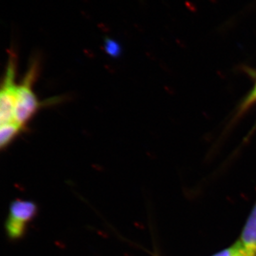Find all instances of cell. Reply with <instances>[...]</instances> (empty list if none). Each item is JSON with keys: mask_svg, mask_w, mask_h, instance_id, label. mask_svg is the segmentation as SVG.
Listing matches in <instances>:
<instances>
[{"mask_svg": "<svg viewBox=\"0 0 256 256\" xmlns=\"http://www.w3.org/2000/svg\"><path fill=\"white\" fill-rule=\"evenodd\" d=\"M104 50L108 54L112 57H118L122 52L118 42L110 38H106L104 42Z\"/></svg>", "mask_w": 256, "mask_h": 256, "instance_id": "7", "label": "cell"}, {"mask_svg": "<svg viewBox=\"0 0 256 256\" xmlns=\"http://www.w3.org/2000/svg\"><path fill=\"white\" fill-rule=\"evenodd\" d=\"M236 256H256V254L248 252V250H246L244 248H242V250Z\"/></svg>", "mask_w": 256, "mask_h": 256, "instance_id": "9", "label": "cell"}, {"mask_svg": "<svg viewBox=\"0 0 256 256\" xmlns=\"http://www.w3.org/2000/svg\"><path fill=\"white\" fill-rule=\"evenodd\" d=\"M23 128L16 122H10L0 126V146L4 149L18 136Z\"/></svg>", "mask_w": 256, "mask_h": 256, "instance_id": "5", "label": "cell"}, {"mask_svg": "<svg viewBox=\"0 0 256 256\" xmlns=\"http://www.w3.org/2000/svg\"><path fill=\"white\" fill-rule=\"evenodd\" d=\"M16 57L10 56L0 92V122L1 124L14 122L15 104L18 86L15 84Z\"/></svg>", "mask_w": 256, "mask_h": 256, "instance_id": "2", "label": "cell"}, {"mask_svg": "<svg viewBox=\"0 0 256 256\" xmlns=\"http://www.w3.org/2000/svg\"><path fill=\"white\" fill-rule=\"evenodd\" d=\"M242 244L240 242H237L233 246L222 250L213 256H236L242 249Z\"/></svg>", "mask_w": 256, "mask_h": 256, "instance_id": "8", "label": "cell"}, {"mask_svg": "<svg viewBox=\"0 0 256 256\" xmlns=\"http://www.w3.org/2000/svg\"><path fill=\"white\" fill-rule=\"evenodd\" d=\"M26 224L20 223L8 217L6 222V232L12 239L21 238L26 232Z\"/></svg>", "mask_w": 256, "mask_h": 256, "instance_id": "6", "label": "cell"}, {"mask_svg": "<svg viewBox=\"0 0 256 256\" xmlns=\"http://www.w3.org/2000/svg\"><path fill=\"white\" fill-rule=\"evenodd\" d=\"M37 69L38 66L34 62L21 85L18 87L15 104L14 121L22 128L41 106V104L32 89V85L37 75Z\"/></svg>", "mask_w": 256, "mask_h": 256, "instance_id": "1", "label": "cell"}, {"mask_svg": "<svg viewBox=\"0 0 256 256\" xmlns=\"http://www.w3.org/2000/svg\"><path fill=\"white\" fill-rule=\"evenodd\" d=\"M240 242L246 250L256 254V203L242 230Z\"/></svg>", "mask_w": 256, "mask_h": 256, "instance_id": "4", "label": "cell"}, {"mask_svg": "<svg viewBox=\"0 0 256 256\" xmlns=\"http://www.w3.org/2000/svg\"><path fill=\"white\" fill-rule=\"evenodd\" d=\"M37 206L36 204L26 200H15L10 207V218L16 222L28 224L36 216Z\"/></svg>", "mask_w": 256, "mask_h": 256, "instance_id": "3", "label": "cell"}]
</instances>
